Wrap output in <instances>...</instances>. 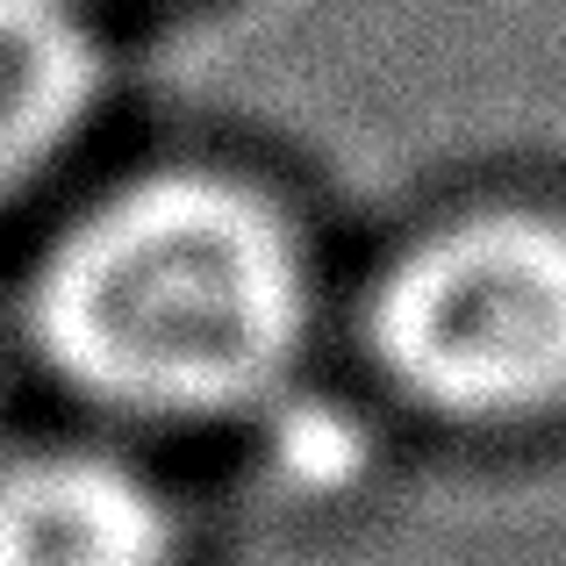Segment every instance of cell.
I'll use <instances>...</instances> for the list:
<instances>
[{"label":"cell","instance_id":"4","mask_svg":"<svg viewBox=\"0 0 566 566\" xmlns=\"http://www.w3.org/2000/svg\"><path fill=\"white\" fill-rule=\"evenodd\" d=\"M101 86V51L72 0H0V201L29 187Z\"/></svg>","mask_w":566,"mask_h":566},{"label":"cell","instance_id":"3","mask_svg":"<svg viewBox=\"0 0 566 566\" xmlns=\"http://www.w3.org/2000/svg\"><path fill=\"white\" fill-rule=\"evenodd\" d=\"M0 566H172L166 495L115 452H29L0 467Z\"/></svg>","mask_w":566,"mask_h":566},{"label":"cell","instance_id":"1","mask_svg":"<svg viewBox=\"0 0 566 566\" xmlns=\"http://www.w3.org/2000/svg\"><path fill=\"white\" fill-rule=\"evenodd\" d=\"M308 265L273 201L158 172L86 208L36 273L43 359L80 395L187 423L265 401L302 359Z\"/></svg>","mask_w":566,"mask_h":566},{"label":"cell","instance_id":"2","mask_svg":"<svg viewBox=\"0 0 566 566\" xmlns=\"http://www.w3.org/2000/svg\"><path fill=\"white\" fill-rule=\"evenodd\" d=\"M380 366L467 423L566 401V222L495 208L430 230L374 294Z\"/></svg>","mask_w":566,"mask_h":566}]
</instances>
